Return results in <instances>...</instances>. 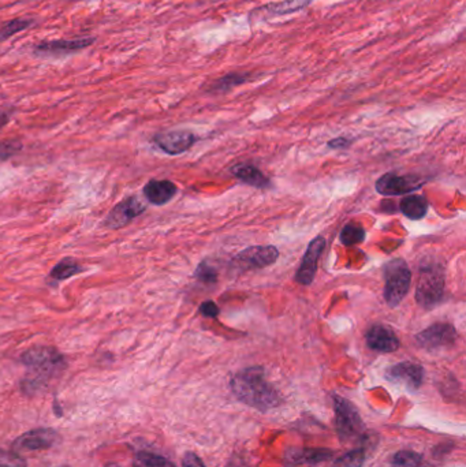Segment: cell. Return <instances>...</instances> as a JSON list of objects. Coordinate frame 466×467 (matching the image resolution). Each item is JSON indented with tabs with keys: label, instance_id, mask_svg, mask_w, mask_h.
<instances>
[{
	"label": "cell",
	"instance_id": "cell-11",
	"mask_svg": "<svg viewBox=\"0 0 466 467\" xmlns=\"http://www.w3.org/2000/svg\"><path fill=\"white\" fill-rule=\"evenodd\" d=\"M325 248V239L323 236H316L308 246L305 255L302 257L301 265L297 271L296 280L299 284L309 286L312 284L316 271L320 255Z\"/></svg>",
	"mask_w": 466,
	"mask_h": 467
},
{
	"label": "cell",
	"instance_id": "cell-9",
	"mask_svg": "<svg viewBox=\"0 0 466 467\" xmlns=\"http://www.w3.org/2000/svg\"><path fill=\"white\" fill-rule=\"evenodd\" d=\"M145 211V204L140 201L138 197H129L121 204H118L104 220V226L111 230H118L125 227L133 219Z\"/></svg>",
	"mask_w": 466,
	"mask_h": 467
},
{
	"label": "cell",
	"instance_id": "cell-12",
	"mask_svg": "<svg viewBox=\"0 0 466 467\" xmlns=\"http://www.w3.org/2000/svg\"><path fill=\"white\" fill-rule=\"evenodd\" d=\"M153 141L165 153L175 156L191 149L197 137L186 130H172L157 134Z\"/></svg>",
	"mask_w": 466,
	"mask_h": 467
},
{
	"label": "cell",
	"instance_id": "cell-18",
	"mask_svg": "<svg viewBox=\"0 0 466 467\" xmlns=\"http://www.w3.org/2000/svg\"><path fill=\"white\" fill-rule=\"evenodd\" d=\"M232 172L235 178H238L244 183H248L257 189H267L270 186L268 178L261 171L251 164H238L233 167Z\"/></svg>",
	"mask_w": 466,
	"mask_h": 467
},
{
	"label": "cell",
	"instance_id": "cell-13",
	"mask_svg": "<svg viewBox=\"0 0 466 467\" xmlns=\"http://www.w3.org/2000/svg\"><path fill=\"white\" fill-rule=\"evenodd\" d=\"M95 43V37H80L71 40H55V42H44L37 44L33 48L36 55H47V56H59V55H71L74 52L83 51Z\"/></svg>",
	"mask_w": 466,
	"mask_h": 467
},
{
	"label": "cell",
	"instance_id": "cell-5",
	"mask_svg": "<svg viewBox=\"0 0 466 467\" xmlns=\"http://www.w3.org/2000/svg\"><path fill=\"white\" fill-rule=\"evenodd\" d=\"M334 411H335V426L339 437L343 442H350L357 439L364 432V424L361 421L360 414L354 404L350 401L333 395Z\"/></svg>",
	"mask_w": 466,
	"mask_h": 467
},
{
	"label": "cell",
	"instance_id": "cell-3",
	"mask_svg": "<svg viewBox=\"0 0 466 467\" xmlns=\"http://www.w3.org/2000/svg\"><path fill=\"white\" fill-rule=\"evenodd\" d=\"M445 274L438 265L422 267L416 289V301L425 310L438 306L445 296Z\"/></svg>",
	"mask_w": 466,
	"mask_h": 467
},
{
	"label": "cell",
	"instance_id": "cell-33",
	"mask_svg": "<svg viewBox=\"0 0 466 467\" xmlns=\"http://www.w3.org/2000/svg\"><path fill=\"white\" fill-rule=\"evenodd\" d=\"M352 144V140H347V138H345V137H338V138H335V140H331L330 142H328V147L330 148H347L349 145Z\"/></svg>",
	"mask_w": 466,
	"mask_h": 467
},
{
	"label": "cell",
	"instance_id": "cell-7",
	"mask_svg": "<svg viewBox=\"0 0 466 467\" xmlns=\"http://www.w3.org/2000/svg\"><path fill=\"white\" fill-rule=\"evenodd\" d=\"M457 329L447 322H436L431 327H428L426 329L422 331L417 336L416 340L419 343L420 347H423L425 350H438V348H443L447 346H451L455 343L457 340Z\"/></svg>",
	"mask_w": 466,
	"mask_h": 467
},
{
	"label": "cell",
	"instance_id": "cell-15",
	"mask_svg": "<svg viewBox=\"0 0 466 467\" xmlns=\"http://www.w3.org/2000/svg\"><path fill=\"white\" fill-rule=\"evenodd\" d=\"M365 340L368 347L378 353H394L401 344L394 331L386 325L371 327L365 335Z\"/></svg>",
	"mask_w": 466,
	"mask_h": 467
},
{
	"label": "cell",
	"instance_id": "cell-14",
	"mask_svg": "<svg viewBox=\"0 0 466 467\" xmlns=\"http://www.w3.org/2000/svg\"><path fill=\"white\" fill-rule=\"evenodd\" d=\"M277 257L275 246H251L235 255V261L245 268H265L273 265Z\"/></svg>",
	"mask_w": 466,
	"mask_h": 467
},
{
	"label": "cell",
	"instance_id": "cell-16",
	"mask_svg": "<svg viewBox=\"0 0 466 467\" xmlns=\"http://www.w3.org/2000/svg\"><path fill=\"white\" fill-rule=\"evenodd\" d=\"M334 456L331 449L325 448H290L287 449L285 459L292 466L299 465H318Z\"/></svg>",
	"mask_w": 466,
	"mask_h": 467
},
{
	"label": "cell",
	"instance_id": "cell-29",
	"mask_svg": "<svg viewBox=\"0 0 466 467\" xmlns=\"http://www.w3.org/2000/svg\"><path fill=\"white\" fill-rule=\"evenodd\" d=\"M194 277H196L197 280L203 281L204 284H213V283L216 281L217 274H216L215 268H212L211 265H210L207 261H203V262L197 267Z\"/></svg>",
	"mask_w": 466,
	"mask_h": 467
},
{
	"label": "cell",
	"instance_id": "cell-22",
	"mask_svg": "<svg viewBox=\"0 0 466 467\" xmlns=\"http://www.w3.org/2000/svg\"><path fill=\"white\" fill-rule=\"evenodd\" d=\"M81 271L83 268L77 261H74L73 258H64L54 267V269L51 271V277L55 280H66L80 274Z\"/></svg>",
	"mask_w": 466,
	"mask_h": 467
},
{
	"label": "cell",
	"instance_id": "cell-20",
	"mask_svg": "<svg viewBox=\"0 0 466 467\" xmlns=\"http://www.w3.org/2000/svg\"><path fill=\"white\" fill-rule=\"evenodd\" d=\"M311 3H312V0H283V1H277V3H270L258 10L267 13L270 17H277V16H286L290 13L299 11V10L305 8L306 6H309Z\"/></svg>",
	"mask_w": 466,
	"mask_h": 467
},
{
	"label": "cell",
	"instance_id": "cell-32",
	"mask_svg": "<svg viewBox=\"0 0 466 467\" xmlns=\"http://www.w3.org/2000/svg\"><path fill=\"white\" fill-rule=\"evenodd\" d=\"M182 467H205V465L194 452H186L182 458Z\"/></svg>",
	"mask_w": 466,
	"mask_h": 467
},
{
	"label": "cell",
	"instance_id": "cell-17",
	"mask_svg": "<svg viewBox=\"0 0 466 467\" xmlns=\"http://www.w3.org/2000/svg\"><path fill=\"white\" fill-rule=\"evenodd\" d=\"M144 195L150 204L165 205L177 194V186L171 181H149L144 186Z\"/></svg>",
	"mask_w": 466,
	"mask_h": 467
},
{
	"label": "cell",
	"instance_id": "cell-36",
	"mask_svg": "<svg viewBox=\"0 0 466 467\" xmlns=\"http://www.w3.org/2000/svg\"><path fill=\"white\" fill-rule=\"evenodd\" d=\"M106 467H121L119 465H116V463H107Z\"/></svg>",
	"mask_w": 466,
	"mask_h": 467
},
{
	"label": "cell",
	"instance_id": "cell-28",
	"mask_svg": "<svg viewBox=\"0 0 466 467\" xmlns=\"http://www.w3.org/2000/svg\"><path fill=\"white\" fill-rule=\"evenodd\" d=\"M0 467H28V461L16 451L0 449Z\"/></svg>",
	"mask_w": 466,
	"mask_h": 467
},
{
	"label": "cell",
	"instance_id": "cell-30",
	"mask_svg": "<svg viewBox=\"0 0 466 467\" xmlns=\"http://www.w3.org/2000/svg\"><path fill=\"white\" fill-rule=\"evenodd\" d=\"M22 145L20 141H3L0 142V162L13 157L16 153L21 150Z\"/></svg>",
	"mask_w": 466,
	"mask_h": 467
},
{
	"label": "cell",
	"instance_id": "cell-1",
	"mask_svg": "<svg viewBox=\"0 0 466 467\" xmlns=\"http://www.w3.org/2000/svg\"><path fill=\"white\" fill-rule=\"evenodd\" d=\"M232 391L237 399L260 411H268L280 404L274 385L265 379L264 369L252 366L237 373L232 380Z\"/></svg>",
	"mask_w": 466,
	"mask_h": 467
},
{
	"label": "cell",
	"instance_id": "cell-35",
	"mask_svg": "<svg viewBox=\"0 0 466 467\" xmlns=\"http://www.w3.org/2000/svg\"><path fill=\"white\" fill-rule=\"evenodd\" d=\"M10 122V112L0 109V130Z\"/></svg>",
	"mask_w": 466,
	"mask_h": 467
},
{
	"label": "cell",
	"instance_id": "cell-23",
	"mask_svg": "<svg viewBox=\"0 0 466 467\" xmlns=\"http://www.w3.org/2000/svg\"><path fill=\"white\" fill-rule=\"evenodd\" d=\"M133 466L134 467H177L172 462H169V459L152 454V452H147V451H141L136 455L134 461H133Z\"/></svg>",
	"mask_w": 466,
	"mask_h": 467
},
{
	"label": "cell",
	"instance_id": "cell-24",
	"mask_svg": "<svg viewBox=\"0 0 466 467\" xmlns=\"http://www.w3.org/2000/svg\"><path fill=\"white\" fill-rule=\"evenodd\" d=\"M35 23L33 20L29 18H16L11 21L6 22L1 28H0V43L6 42L7 39L18 35L20 32H23L26 29H29L32 25Z\"/></svg>",
	"mask_w": 466,
	"mask_h": 467
},
{
	"label": "cell",
	"instance_id": "cell-8",
	"mask_svg": "<svg viewBox=\"0 0 466 467\" xmlns=\"http://www.w3.org/2000/svg\"><path fill=\"white\" fill-rule=\"evenodd\" d=\"M424 185L422 178L413 176V175H397L393 172H388L379 178L376 182V190L381 195L386 197H394L407 194L413 190L420 189Z\"/></svg>",
	"mask_w": 466,
	"mask_h": 467
},
{
	"label": "cell",
	"instance_id": "cell-34",
	"mask_svg": "<svg viewBox=\"0 0 466 467\" xmlns=\"http://www.w3.org/2000/svg\"><path fill=\"white\" fill-rule=\"evenodd\" d=\"M226 467H251L241 458H232Z\"/></svg>",
	"mask_w": 466,
	"mask_h": 467
},
{
	"label": "cell",
	"instance_id": "cell-2",
	"mask_svg": "<svg viewBox=\"0 0 466 467\" xmlns=\"http://www.w3.org/2000/svg\"><path fill=\"white\" fill-rule=\"evenodd\" d=\"M21 361L29 369V375L22 380V391L29 395L42 391L64 368V356L48 346H36L26 350L22 354Z\"/></svg>",
	"mask_w": 466,
	"mask_h": 467
},
{
	"label": "cell",
	"instance_id": "cell-4",
	"mask_svg": "<svg viewBox=\"0 0 466 467\" xmlns=\"http://www.w3.org/2000/svg\"><path fill=\"white\" fill-rule=\"evenodd\" d=\"M384 277H386V286H384L386 302L388 306L395 308L402 302L403 298L409 293L412 272L402 258H395L386 265Z\"/></svg>",
	"mask_w": 466,
	"mask_h": 467
},
{
	"label": "cell",
	"instance_id": "cell-27",
	"mask_svg": "<svg viewBox=\"0 0 466 467\" xmlns=\"http://www.w3.org/2000/svg\"><path fill=\"white\" fill-rule=\"evenodd\" d=\"M423 462V456L414 451H400L393 458L394 467H420Z\"/></svg>",
	"mask_w": 466,
	"mask_h": 467
},
{
	"label": "cell",
	"instance_id": "cell-19",
	"mask_svg": "<svg viewBox=\"0 0 466 467\" xmlns=\"http://www.w3.org/2000/svg\"><path fill=\"white\" fill-rule=\"evenodd\" d=\"M400 210L406 217L412 220H420L426 214L428 201L423 195H417V194L406 195L403 197L400 204Z\"/></svg>",
	"mask_w": 466,
	"mask_h": 467
},
{
	"label": "cell",
	"instance_id": "cell-21",
	"mask_svg": "<svg viewBox=\"0 0 466 467\" xmlns=\"http://www.w3.org/2000/svg\"><path fill=\"white\" fill-rule=\"evenodd\" d=\"M339 239H340L342 245H345V246L360 245L365 241V230L360 224L349 223L342 229Z\"/></svg>",
	"mask_w": 466,
	"mask_h": 467
},
{
	"label": "cell",
	"instance_id": "cell-10",
	"mask_svg": "<svg viewBox=\"0 0 466 467\" xmlns=\"http://www.w3.org/2000/svg\"><path fill=\"white\" fill-rule=\"evenodd\" d=\"M387 380L401 384L407 389L416 391L422 387L424 380V369L414 362H401L391 366L386 373Z\"/></svg>",
	"mask_w": 466,
	"mask_h": 467
},
{
	"label": "cell",
	"instance_id": "cell-25",
	"mask_svg": "<svg viewBox=\"0 0 466 467\" xmlns=\"http://www.w3.org/2000/svg\"><path fill=\"white\" fill-rule=\"evenodd\" d=\"M249 74H241V73H232L227 74L219 80H216L211 86L212 92H227L233 89L234 86L241 85L246 83Z\"/></svg>",
	"mask_w": 466,
	"mask_h": 467
},
{
	"label": "cell",
	"instance_id": "cell-31",
	"mask_svg": "<svg viewBox=\"0 0 466 467\" xmlns=\"http://www.w3.org/2000/svg\"><path fill=\"white\" fill-rule=\"evenodd\" d=\"M200 313H201L203 316H205V317L215 319V317H217V315H219V308H217V305H216L215 302L207 301V302H204V303L200 305Z\"/></svg>",
	"mask_w": 466,
	"mask_h": 467
},
{
	"label": "cell",
	"instance_id": "cell-6",
	"mask_svg": "<svg viewBox=\"0 0 466 467\" xmlns=\"http://www.w3.org/2000/svg\"><path fill=\"white\" fill-rule=\"evenodd\" d=\"M62 437L59 432L51 427H39L29 430L21 435L14 443L13 451L16 452H29V451H42L58 446Z\"/></svg>",
	"mask_w": 466,
	"mask_h": 467
},
{
	"label": "cell",
	"instance_id": "cell-26",
	"mask_svg": "<svg viewBox=\"0 0 466 467\" xmlns=\"http://www.w3.org/2000/svg\"><path fill=\"white\" fill-rule=\"evenodd\" d=\"M366 459V454L364 448L353 449L345 455H342L334 462V467H362Z\"/></svg>",
	"mask_w": 466,
	"mask_h": 467
}]
</instances>
